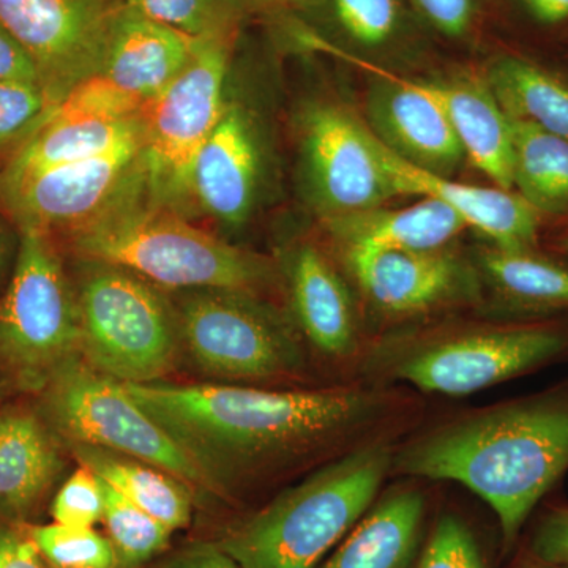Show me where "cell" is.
I'll use <instances>...</instances> for the list:
<instances>
[{
	"instance_id": "9",
	"label": "cell",
	"mask_w": 568,
	"mask_h": 568,
	"mask_svg": "<svg viewBox=\"0 0 568 568\" xmlns=\"http://www.w3.org/2000/svg\"><path fill=\"white\" fill-rule=\"evenodd\" d=\"M568 354V328L511 324L439 336L410 347L388 366L395 379L444 396L477 394L528 375Z\"/></svg>"
},
{
	"instance_id": "30",
	"label": "cell",
	"mask_w": 568,
	"mask_h": 568,
	"mask_svg": "<svg viewBox=\"0 0 568 568\" xmlns=\"http://www.w3.org/2000/svg\"><path fill=\"white\" fill-rule=\"evenodd\" d=\"M125 9L194 40L239 32L244 0H123Z\"/></svg>"
},
{
	"instance_id": "18",
	"label": "cell",
	"mask_w": 568,
	"mask_h": 568,
	"mask_svg": "<svg viewBox=\"0 0 568 568\" xmlns=\"http://www.w3.org/2000/svg\"><path fill=\"white\" fill-rule=\"evenodd\" d=\"M203 41L122 7L97 73L145 104L182 73Z\"/></svg>"
},
{
	"instance_id": "26",
	"label": "cell",
	"mask_w": 568,
	"mask_h": 568,
	"mask_svg": "<svg viewBox=\"0 0 568 568\" xmlns=\"http://www.w3.org/2000/svg\"><path fill=\"white\" fill-rule=\"evenodd\" d=\"M485 81L507 115L568 140V80L517 54L488 63Z\"/></svg>"
},
{
	"instance_id": "39",
	"label": "cell",
	"mask_w": 568,
	"mask_h": 568,
	"mask_svg": "<svg viewBox=\"0 0 568 568\" xmlns=\"http://www.w3.org/2000/svg\"><path fill=\"white\" fill-rule=\"evenodd\" d=\"M0 568H47L28 528L0 523Z\"/></svg>"
},
{
	"instance_id": "11",
	"label": "cell",
	"mask_w": 568,
	"mask_h": 568,
	"mask_svg": "<svg viewBox=\"0 0 568 568\" xmlns=\"http://www.w3.org/2000/svg\"><path fill=\"white\" fill-rule=\"evenodd\" d=\"M123 0H0V24L31 55L55 106L102 65Z\"/></svg>"
},
{
	"instance_id": "38",
	"label": "cell",
	"mask_w": 568,
	"mask_h": 568,
	"mask_svg": "<svg viewBox=\"0 0 568 568\" xmlns=\"http://www.w3.org/2000/svg\"><path fill=\"white\" fill-rule=\"evenodd\" d=\"M426 24L448 39H462L476 18V0H410Z\"/></svg>"
},
{
	"instance_id": "8",
	"label": "cell",
	"mask_w": 568,
	"mask_h": 568,
	"mask_svg": "<svg viewBox=\"0 0 568 568\" xmlns=\"http://www.w3.org/2000/svg\"><path fill=\"white\" fill-rule=\"evenodd\" d=\"M239 32L204 40L192 61L141 111V163L153 200L175 209L190 194L194 159L224 108V84Z\"/></svg>"
},
{
	"instance_id": "24",
	"label": "cell",
	"mask_w": 568,
	"mask_h": 568,
	"mask_svg": "<svg viewBox=\"0 0 568 568\" xmlns=\"http://www.w3.org/2000/svg\"><path fill=\"white\" fill-rule=\"evenodd\" d=\"M141 134V115L119 122L47 119L22 141L20 151L0 175V185L103 155Z\"/></svg>"
},
{
	"instance_id": "35",
	"label": "cell",
	"mask_w": 568,
	"mask_h": 568,
	"mask_svg": "<svg viewBox=\"0 0 568 568\" xmlns=\"http://www.w3.org/2000/svg\"><path fill=\"white\" fill-rule=\"evenodd\" d=\"M416 568H488L476 536L454 515L437 519Z\"/></svg>"
},
{
	"instance_id": "7",
	"label": "cell",
	"mask_w": 568,
	"mask_h": 568,
	"mask_svg": "<svg viewBox=\"0 0 568 568\" xmlns=\"http://www.w3.org/2000/svg\"><path fill=\"white\" fill-rule=\"evenodd\" d=\"M41 392L50 428L70 444L106 448L160 467L190 488L222 491L121 381L80 357L63 365Z\"/></svg>"
},
{
	"instance_id": "27",
	"label": "cell",
	"mask_w": 568,
	"mask_h": 568,
	"mask_svg": "<svg viewBox=\"0 0 568 568\" xmlns=\"http://www.w3.org/2000/svg\"><path fill=\"white\" fill-rule=\"evenodd\" d=\"M481 274L511 312L548 315L568 310V267L534 250L491 246L478 257Z\"/></svg>"
},
{
	"instance_id": "20",
	"label": "cell",
	"mask_w": 568,
	"mask_h": 568,
	"mask_svg": "<svg viewBox=\"0 0 568 568\" xmlns=\"http://www.w3.org/2000/svg\"><path fill=\"white\" fill-rule=\"evenodd\" d=\"M424 517V495L396 488L373 504L317 568H414Z\"/></svg>"
},
{
	"instance_id": "41",
	"label": "cell",
	"mask_w": 568,
	"mask_h": 568,
	"mask_svg": "<svg viewBox=\"0 0 568 568\" xmlns=\"http://www.w3.org/2000/svg\"><path fill=\"white\" fill-rule=\"evenodd\" d=\"M160 568H242L216 544H194L164 560Z\"/></svg>"
},
{
	"instance_id": "28",
	"label": "cell",
	"mask_w": 568,
	"mask_h": 568,
	"mask_svg": "<svg viewBox=\"0 0 568 568\" xmlns=\"http://www.w3.org/2000/svg\"><path fill=\"white\" fill-rule=\"evenodd\" d=\"M514 189L538 213L568 211V140L510 118Z\"/></svg>"
},
{
	"instance_id": "25",
	"label": "cell",
	"mask_w": 568,
	"mask_h": 568,
	"mask_svg": "<svg viewBox=\"0 0 568 568\" xmlns=\"http://www.w3.org/2000/svg\"><path fill=\"white\" fill-rule=\"evenodd\" d=\"M71 450L81 466L171 530L190 525L192 488L166 470L88 444H71Z\"/></svg>"
},
{
	"instance_id": "36",
	"label": "cell",
	"mask_w": 568,
	"mask_h": 568,
	"mask_svg": "<svg viewBox=\"0 0 568 568\" xmlns=\"http://www.w3.org/2000/svg\"><path fill=\"white\" fill-rule=\"evenodd\" d=\"M51 515L54 523L71 528H93L103 521L102 478L84 466L74 470L52 500Z\"/></svg>"
},
{
	"instance_id": "21",
	"label": "cell",
	"mask_w": 568,
	"mask_h": 568,
	"mask_svg": "<svg viewBox=\"0 0 568 568\" xmlns=\"http://www.w3.org/2000/svg\"><path fill=\"white\" fill-rule=\"evenodd\" d=\"M343 252L349 250H444L466 230L457 212L432 197L399 209L381 207L325 220Z\"/></svg>"
},
{
	"instance_id": "13",
	"label": "cell",
	"mask_w": 568,
	"mask_h": 568,
	"mask_svg": "<svg viewBox=\"0 0 568 568\" xmlns=\"http://www.w3.org/2000/svg\"><path fill=\"white\" fill-rule=\"evenodd\" d=\"M141 151L142 134L103 155L0 185V194L21 227L74 231L140 179Z\"/></svg>"
},
{
	"instance_id": "6",
	"label": "cell",
	"mask_w": 568,
	"mask_h": 568,
	"mask_svg": "<svg viewBox=\"0 0 568 568\" xmlns=\"http://www.w3.org/2000/svg\"><path fill=\"white\" fill-rule=\"evenodd\" d=\"M81 354L78 298L48 233L21 227L9 290L0 298V364L14 383L43 390Z\"/></svg>"
},
{
	"instance_id": "17",
	"label": "cell",
	"mask_w": 568,
	"mask_h": 568,
	"mask_svg": "<svg viewBox=\"0 0 568 568\" xmlns=\"http://www.w3.org/2000/svg\"><path fill=\"white\" fill-rule=\"evenodd\" d=\"M261 149L252 118L231 103L194 159L190 194L219 222L239 226L252 212Z\"/></svg>"
},
{
	"instance_id": "2",
	"label": "cell",
	"mask_w": 568,
	"mask_h": 568,
	"mask_svg": "<svg viewBox=\"0 0 568 568\" xmlns=\"http://www.w3.org/2000/svg\"><path fill=\"white\" fill-rule=\"evenodd\" d=\"M402 476L450 480L484 499L514 547L537 504L568 470V392H547L455 418L403 448Z\"/></svg>"
},
{
	"instance_id": "43",
	"label": "cell",
	"mask_w": 568,
	"mask_h": 568,
	"mask_svg": "<svg viewBox=\"0 0 568 568\" xmlns=\"http://www.w3.org/2000/svg\"><path fill=\"white\" fill-rule=\"evenodd\" d=\"M294 2V0H246V7H254V9H275V7L286 6V3Z\"/></svg>"
},
{
	"instance_id": "23",
	"label": "cell",
	"mask_w": 568,
	"mask_h": 568,
	"mask_svg": "<svg viewBox=\"0 0 568 568\" xmlns=\"http://www.w3.org/2000/svg\"><path fill=\"white\" fill-rule=\"evenodd\" d=\"M50 426L24 410L0 414V523L31 510L61 473Z\"/></svg>"
},
{
	"instance_id": "4",
	"label": "cell",
	"mask_w": 568,
	"mask_h": 568,
	"mask_svg": "<svg viewBox=\"0 0 568 568\" xmlns=\"http://www.w3.org/2000/svg\"><path fill=\"white\" fill-rule=\"evenodd\" d=\"M392 463L387 444L354 448L227 530L216 545L242 568H317L375 504Z\"/></svg>"
},
{
	"instance_id": "12",
	"label": "cell",
	"mask_w": 568,
	"mask_h": 568,
	"mask_svg": "<svg viewBox=\"0 0 568 568\" xmlns=\"http://www.w3.org/2000/svg\"><path fill=\"white\" fill-rule=\"evenodd\" d=\"M302 164L310 200L325 220L402 196L377 159L368 126L335 104H315L305 112Z\"/></svg>"
},
{
	"instance_id": "22",
	"label": "cell",
	"mask_w": 568,
	"mask_h": 568,
	"mask_svg": "<svg viewBox=\"0 0 568 568\" xmlns=\"http://www.w3.org/2000/svg\"><path fill=\"white\" fill-rule=\"evenodd\" d=\"M290 287L295 316L317 351L343 357L355 346V317L349 293L327 257L312 245L294 253Z\"/></svg>"
},
{
	"instance_id": "31",
	"label": "cell",
	"mask_w": 568,
	"mask_h": 568,
	"mask_svg": "<svg viewBox=\"0 0 568 568\" xmlns=\"http://www.w3.org/2000/svg\"><path fill=\"white\" fill-rule=\"evenodd\" d=\"M328 18L354 48L377 51L394 43L405 21L402 0H324Z\"/></svg>"
},
{
	"instance_id": "16",
	"label": "cell",
	"mask_w": 568,
	"mask_h": 568,
	"mask_svg": "<svg viewBox=\"0 0 568 568\" xmlns=\"http://www.w3.org/2000/svg\"><path fill=\"white\" fill-rule=\"evenodd\" d=\"M369 134L377 159L402 196L432 197L446 204L465 220L467 226L480 231L496 248L534 250L540 213L525 197L499 186L470 185L448 175L420 170L388 151L372 130Z\"/></svg>"
},
{
	"instance_id": "44",
	"label": "cell",
	"mask_w": 568,
	"mask_h": 568,
	"mask_svg": "<svg viewBox=\"0 0 568 568\" xmlns=\"http://www.w3.org/2000/svg\"><path fill=\"white\" fill-rule=\"evenodd\" d=\"M536 568H568L564 566H537Z\"/></svg>"
},
{
	"instance_id": "19",
	"label": "cell",
	"mask_w": 568,
	"mask_h": 568,
	"mask_svg": "<svg viewBox=\"0 0 568 568\" xmlns=\"http://www.w3.org/2000/svg\"><path fill=\"white\" fill-rule=\"evenodd\" d=\"M416 82L446 112L466 159L499 189L514 190L510 121L485 78Z\"/></svg>"
},
{
	"instance_id": "46",
	"label": "cell",
	"mask_w": 568,
	"mask_h": 568,
	"mask_svg": "<svg viewBox=\"0 0 568 568\" xmlns=\"http://www.w3.org/2000/svg\"><path fill=\"white\" fill-rule=\"evenodd\" d=\"M244 2H246V0H244ZM245 6H246V3H245Z\"/></svg>"
},
{
	"instance_id": "40",
	"label": "cell",
	"mask_w": 568,
	"mask_h": 568,
	"mask_svg": "<svg viewBox=\"0 0 568 568\" xmlns=\"http://www.w3.org/2000/svg\"><path fill=\"white\" fill-rule=\"evenodd\" d=\"M0 81H31L41 84L39 69L31 55L2 24H0Z\"/></svg>"
},
{
	"instance_id": "14",
	"label": "cell",
	"mask_w": 568,
	"mask_h": 568,
	"mask_svg": "<svg viewBox=\"0 0 568 568\" xmlns=\"http://www.w3.org/2000/svg\"><path fill=\"white\" fill-rule=\"evenodd\" d=\"M334 50L379 80L369 89V125H366L377 140L420 170L440 175L454 173L466 155L443 108L426 95L416 81L358 55Z\"/></svg>"
},
{
	"instance_id": "3",
	"label": "cell",
	"mask_w": 568,
	"mask_h": 568,
	"mask_svg": "<svg viewBox=\"0 0 568 568\" xmlns=\"http://www.w3.org/2000/svg\"><path fill=\"white\" fill-rule=\"evenodd\" d=\"M73 241L92 263L125 268L153 286L248 293L265 278V265L257 257L153 200L144 174L95 219L74 230Z\"/></svg>"
},
{
	"instance_id": "5",
	"label": "cell",
	"mask_w": 568,
	"mask_h": 568,
	"mask_svg": "<svg viewBox=\"0 0 568 568\" xmlns=\"http://www.w3.org/2000/svg\"><path fill=\"white\" fill-rule=\"evenodd\" d=\"M93 264L77 294L85 362L121 383L162 381L178 361V316L152 283L115 265Z\"/></svg>"
},
{
	"instance_id": "33",
	"label": "cell",
	"mask_w": 568,
	"mask_h": 568,
	"mask_svg": "<svg viewBox=\"0 0 568 568\" xmlns=\"http://www.w3.org/2000/svg\"><path fill=\"white\" fill-rule=\"evenodd\" d=\"M144 103L95 73L70 89L47 119L119 122L141 115Z\"/></svg>"
},
{
	"instance_id": "1",
	"label": "cell",
	"mask_w": 568,
	"mask_h": 568,
	"mask_svg": "<svg viewBox=\"0 0 568 568\" xmlns=\"http://www.w3.org/2000/svg\"><path fill=\"white\" fill-rule=\"evenodd\" d=\"M223 489L226 477L361 435L387 409L358 388L265 390L233 384L122 383Z\"/></svg>"
},
{
	"instance_id": "34",
	"label": "cell",
	"mask_w": 568,
	"mask_h": 568,
	"mask_svg": "<svg viewBox=\"0 0 568 568\" xmlns=\"http://www.w3.org/2000/svg\"><path fill=\"white\" fill-rule=\"evenodd\" d=\"M55 103L39 82L0 81V149L28 140Z\"/></svg>"
},
{
	"instance_id": "45",
	"label": "cell",
	"mask_w": 568,
	"mask_h": 568,
	"mask_svg": "<svg viewBox=\"0 0 568 568\" xmlns=\"http://www.w3.org/2000/svg\"><path fill=\"white\" fill-rule=\"evenodd\" d=\"M564 250H566L567 256H568V239L566 242H564Z\"/></svg>"
},
{
	"instance_id": "15",
	"label": "cell",
	"mask_w": 568,
	"mask_h": 568,
	"mask_svg": "<svg viewBox=\"0 0 568 568\" xmlns=\"http://www.w3.org/2000/svg\"><path fill=\"white\" fill-rule=\"evenodd\" d=\"M343 253L362 293L387 315L432 312L470 290V275L465 264L446 248Z\"/></svg>"
},
{
	"instance_id": "29",
	"label": "cell",
	"mask_w": 568,
	"mask_h": 568,
	"mask_svg": "<svg viewBox=\"0 0 568 568\" xmlns=\"http://www.w3.org/2000/svg\"><path fill=\"white\" fill-rule=\"evenodd\" d=\"M103 481V480H102ZM104 515L119 568H138L168 548L173 530L104 484Z\"/></svg>"
},
{
	"instance_id": "32",
	"label": "cell",
	"mask_w": 568,
	"mask_h": 568,
	"mask_svg": "<svg viewBox=\"0 0 568 568\" xmlns=\"http://www.w3.org/2000/svg\"><path fill=\"white\" fill-rule=\"evenodd\" d=\"M28 529L41 558L51 568H119L110 538L92 528L52 523Z\"/></svg>"
},
{
	"instance_id": "42",
	"label": "cell",
	"mask_w": 568,
	"mask_h": 568,
	"mask_svg": "<svg viewBox=\"0 0 568 568\" xmlns=\"http://www.w3.org/2000/svg\"><path fill=\"white\" fill-rule=\"evenodd\" d=\"M511 2L529 20L547 28L568 21V0H511Z\"/></svg>"
},
{
	"instance_id": "10",
	"label": "cell",
	"mask_w": 568,
	"mask_h": 568,
	"mask_svg": "<svg viewBox=\"0 0 568 568\" xmlns=\"http://www.w3.org/2000/svg\"><path fill=\"white\" fill-rule=\"evenodd\" d=\"M178 324L194 364L211 376L272 379L291 375L302 365L290 331L244 291H189Z\"/></svg>"
},
{
	"instance_id": "37",
	"label": "cell",
	"mask_w": 568,
	"mask_h": 568,
	"mask_svg": "<svg viewBox=\"0 0 568 568\" xmlns=\"http://www.w3.org/2000/svg\"><path fill=\"white\" fill-rule=\"evenodd\" d=\"M529 552L537 566L568 567V506L545 511L530 537Z\"/></svg>"
}]
</instances>
